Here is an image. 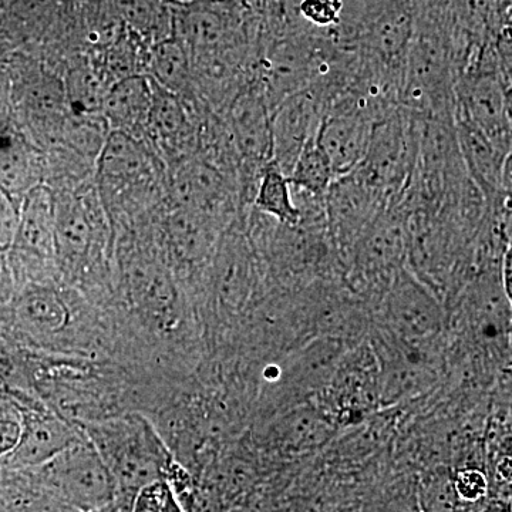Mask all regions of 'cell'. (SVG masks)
Segmentation results:
<instances>
[{
  "mask_svg": "<svg viewBox=\"0 0 512 512\" xmlns=\"http://www.w3.org/2000/svg\"><path fill=\"white\" fill-rule=\"evenodd\" d=\"M227 124L232 146L244 168V184L248 180L258 188L262 171L274 161L272 110L258 79L239 90L227 104Z\"/></svg>",
  "mask_w": 512,
  "mask_h": 512,
  "instance_id": "8992f818",
  "label": "cell"
},
{
  "mask_svg": "<svg viewBox=\"0 0 512 512\" xmlns=\"http://www.w3.org/2000/svg\"><path fill=\"white\" fill-rule=\"evenodd\" d=\"M458 148L471 180L483 194L485 205L504 210L501 201V177L507 154L498 150L480 128L454 114Z\"/></svg>",
  "mask_w": 512,
  "mask_h": 512,
  "instance_id": "8fae6325",
  "label": "cell"
},
{
  "mask_svg": "<svg viewBox=\"0 0 512 512\" xmlns=\"http://www.w3.org/2000/svg\"><path fill=\"white\" fill-rule=\"evenodd\" d=\"M154 89L150 77L126 76L111 84L104 103L110 130L143 140L153 109Z\"/></svg>",
  "mask_w": 512,
  "mask_h": 512,
  "instance_id": "7c38bea8",
  "label": "cell"
},
{
  "mask_svg": "<svg viewBox=\"0 0 512 512\" xmlns=\"http://www.w3.org/2000/svg\"><path fill=\"white\" fill-rule=\"evenodd\" d=\"M42 167L35 148L18 131L0 130V190L22 204L40 185Z\"/></svg>",
  "mask_w": 512,
  "mask_h": 512,
  "instance_id": "2e32d148",
  "label": "cell"
},
{
  "mask_svg": "<svg viewBox=\"0 0 512 512\" xmlns=\"http://www.w3.org/2000/svg\"><path fill=\"white\" fill-rule=\"evenodd\" d=\"M153 89V109L147 136L153 138L168 156H183L192 141V124L181 103V96L167 92L156 82H153Z\"/></svg>",
  "mask_w": 512,
  "mask_h": 512,
  "instance_id": "e0dca14e",
  "label": "cell"
},
{
  "mask_svg": "<svg viewBox=\"0 0 512 512\" xmlns=\"http://www.w3.org/2000/svg\"><path fill=\"white\" fill-rule=\"evenodd\" d=\"M456 488L447 477L434 478L423 490L426 512H454L457 501Z\"/></svg>",
  "mask_w": 512,
  "mask_h": 512,
  "instance_id": "d4e9b609",
  "label": "cell"
},
{
  "mask_svg": "<svg viewBox=\"0 0 512 512\" xmlns=\"http://www.w3.org/2000/svg\"><path fill=\"white\" fill-rule=\"evenodd\" d=\"M453 483L457 497L467 503H477L488 493L487 477L474 468L458 471Z\"/></svg>",
  "mask_w": 512,
  "mask_h": 512,
  "instance_id": "4316f807",
  "label": "cell"
},
{
  "mask_svg": "<svg viewBox=\"0 0 512 512\" xmlns=\"http://www.w3.org/2000/svg\"><path fill=\"white\" fill-rule=\"evenodd\" d=\"M84 436L99 451L117 488L116 505L127 512L148 485L167 481L175 466L154 427L137 414L119 419L86 421Z\"/></svg>",
  "mask_w": 512,
  "mask_h": 512,
  "instance_id": "6da1fadb",
  "label": "cell"
},
{
  "mask_svg": "<svg viewBox=\"0 0 512 512\" xmlns=\"http://www.w3.org/2000/svg\"><path fill=\"white\" fill-rule=\"evenodd\" d=\"M20 416L23 431L19 446L0 460L9 470H37L46 466L82 437V433L59 414L28 410L20 413Z\"/></svg>",
  "mask_w": 512,
  "mask_h": 512,
  "instance_id": "9c48e42d",
  "label": "cell"
},
{
  "mask_svg": "<svg viewBox=\"0 0 512 512\" xmlns=\"http://www.w3.org/2000/svg\"><path fill=\"white\" fill-rule=\"evenodd\" d=\"M505 110H507V117L512 126V87H507L505 90Z\"/></svg>",
  "mask_w": 512,
  "mask_h": 512,
  "instance_id": "d6a6232c",
  "label": "cell"
},
{
  "mask_svg": "<svg viewBox=\"0 0 512 512\" xmlns=\"http://www.w3.org/2000/svg\"><path fill=\"white\" fill-rule=\"evenodd\" d=\"M97 512H120L119 507L116 504L110 505V507L103 508V510Z\"/></svg>",
  "mask_w": 512,
  "mask_h": 512,
  "instance_id": "e575fe53",
  "label": "cell"
},
{
  "mask_svg": "<svg viewBox=\"0 0 512 512\" xmlns=\"http://www.w3.org/2000/svg\"><path fill=\"white\" fill-rule=\"evenodd\" d=\"M55 218V195L45 185H37L20 204L18 234L10 249L29 258H56Z\"/></svg>",
  "mask_w": 512,
  "mask_h": 512,
  "instance_id": "4fadbf2b",
  "label": "cell"
},
{
  "mask_svg": "<svg viewBox=\"0 0 512 512\" xmlns=\"http://www.w3.org/2000/svg\"><path fill=\"white\" fill-rule=\"evenodd\" d=\"M151 80L167 92L181 94L191 86V63L180 40H164L154 49L150 62Z\"/></svg>",
  "mask_w": 512,
  "mask_h": 512,
  "instance_id": "7402d4cb",
  "label": "cell"
},
{
  "mask_svg": "<svg viewBox=\"0 0 512 512\" xmlns=\"http://www.w3.org/2000/svg\"><path fill=\"white\" fill-rule=\"evenodd\" d=\"M497 476L503 483L512 484V458L505 457L498 463Z\"/></svg>",
  "mask_w": 512,
  "mask_h": 512,
  "instance_id": "1f68e13d",
  "label": "cell"
},
{
  "mask_svg": "<svg viewBox=\"0 0 512 512\" xmlns=\"http://www.w3.org/2000/svg\"><path fill=\"white\" fill-rule=\"evenodd\" d=\"M37 470L47 493L74 511L97 512L116 504L117 488L109 467L83 433Z\"/></svg>",
  "mask_w": 512,
  "mask_h": 512,
  "instance_id": "3957f363",
  "label": "cell"
},
{
  "mask_svg": "<svg viewBox=\"0 0 512 512\" xmlns=\"http://www.w3.org/2000/svg\"><path fill=\"white\" fill-rule=\"evenodd\" d=\"M20 204L0 190V249L12 248L18 234Z\"/></svg>",
  "mask_w": 512,
  "mask_h": 512,
  "instance_id": "484cf974",
  "label": "cell"
},
{
  "mask_svg": "<svg viewBox=\"0 0 512 512\" xmlns=\"http://www.w3.org/2000/svg\"><path fill=\"white\" fill-rule=\"evenodd\" d=\"M127 512H185V510L171 484L168 481H158L141 490Z\"/></svg>",
  "mask_w": 512,
  "mask_h": 512,
  "instance_id": "cb8c5ba5",
  "label": "cell"
},
{
  "mask_svg": "<svg viewBox=\"0 0 512 512\" xmlns=\"http://www.w3.org/2000/svg\"><path fill=\"white\" fill-rule=\"evenodd\" d=\"M511 29V28H510Z\"/></svg>",
  "mask_w": 512,
  "mask_h": 512,
  "instance_id": "8d00e7d4",
  "label": "cell"
},
{
  "mask_svg": "<svg viewBox=\"0 0 512 512\" xmlns=\"http://www.w3.org/2000/svg\"><path fill=\"white\" fill-rule=\"evenodd\" d=\"M504 28L512 29V3L510 5V8L507 9V12L504 13L503 29Z\"/></svg>",
  "mask_w": 512,
  "mask_h": 512,
  "instance_id": "836d02e7",
  "label": "cell"
},
{
  "mask_svg": "<svg viewBox=\"0 0 512 512\" xmlns=\"http://www.w3.org/2000/svg\"><path fill=\"white\" fill-rule=\"evenodd\" d=\"M419 127V117L403 106L397 107L373 128L365 160L357 167L390 204L400 200L412 181L419 153Z\"/></svg>",
  "mask_w": 512,
  "mask_h": 512,
  "instance_id": "7a4b0ae2",
  "label": "cell"
},
{
  "mask_svg": "<svg viewBox=\"0 0 512 512\" xmlns=\"http://www.w3.org/2000/svg\"><path fill=\"white\" fill-rule=\"evenodd\" d=\"M184 2H192V0H184Z\"/></svg>",
  "mask_w": 512,
  "mask_h": 512,
  "instance_id": "d590c367",
  "label": "cell"
},
{
  "mask_svg": "<svg viewBox=\"0 0 512 512\" xmlns=\"http://www.w3.org/2000/svg\"><path fill=\"white\" fill-rule=\"evenodd\" d=\"M180 28L197 52L222 55L237 46L241 15L234 0H192L180 13Z\"/></svg>",
  "mask_w": 512,
  "mask_h": 512,
  "instance_id": "30bf717a",
  "label": "cell"
},
{
  "mask_svg": "<svg viewBox=\"0 0 512 512\" xmlns=\"http://www.w3.org/2000/svg\"><path fill=\"white\" fill-rule=\"evenodd\" d=\"M154 175L153 158L143 140L111 130L97 158L100 191L111 200L146 194Z\"/></svg>",
  "mask_w": 512,
  "mask_h": 512,
  "instance_id": "52a82bcc",
  "label": "cell"
},
{
  "mask_svg": "<svg viewBox=\"0 0 512 512\" xmlns=\"http://www.w3.org/2000/svg\"><path fill=\"white\" fill-rule=\"evenodd\" d=\"M19 330L36 340L56 338L70 323V311L62 296L43 285H30L13 306Z\"/></svg>",
  "mask_w": 512,
  "mask_h": 512,
  "instance_id": "5bb4252c",
  "label": "cell"
},
{
  "mask_svg": "<svg viewBox=\"0 0 512 512\" xmlns=\"http://www.w3.org/2000/svg\"><path fill=\"white\" fill-rule=\"evenodd\" d=\"M288 181L292 190L312 197H325L330 185L335 181L332 165L316 141V136L303 147L288 175Z\"/></svg>",
  "mask_w": 512,
  "mask_h": 512,
  "instance_id": "44dd1931",
  "label": "cell"
},
{
  "mask_svg": "<svg viewBox=\"0 0 512 512\" xmlns=\"http://www.w3.org/2000/svg\"><path fill=\"white\" fill-rule=\"evenodd\" d=\"M254 205L256 210L274 217L286 227H298L302 221V211L293 201L292 187L284 171L275 161L262 171L256 188Z\"/></svg>",
  "mask_w": 512,
  "mask_h": 512,
  "instance_id": "d6986e66",
  "label": "cell"
},
{
  "mask_svg": "<svg viewBox=\"0 0 512 512\" xmlns=\"http://www.w3.org/2000/svg\"><path fill=\"white\" fill-rule=\"evenodd\" d=\"M174 191L185 210H210L229 194V185L217 167L205 161L180 165L174 178Z\"/></svg>",
  "mask_w": 512,
  "mask_h": 512,
  "instance_id": "ac0fdd59",
  "label": "cell"
},
{
  "mask_svg": "<svg viewBox=\"0 0 512 512\" xmlns=\"http://www.w3.org/2000/svg\"><path fill=\"white\" fill-rule=\"evenodd\" d=\"M134 302L144 311L165 319L171 315L175 302L174 286L171 279L156 265L134 266L128 279Z\"/></svg>",
  "mask_w": 512,
  "mask_h": 512,
  "instance_id": "ffe728a7",
  "label": "cell"
},
{
  "mask_svg": "<svg viewBox=\"0 0 512 512\" xmlns=\"http://www.w3.org/2000/svg\"><path fill=\"white\" fill-rule=\"evenodd\" d=\"M107 87L100 76L89 70H76L64 84L67 113L72 117H104Z\"/></svg>",
  "mask_w": 512,
  "mask_h": 512,
  "instance_id": "603a6c76",
  "label": "cell"
},
{
  "mask_svg": "<svg viewBox=\"0 0 512 512\" xmlns=\"http://www.w3.org/2000/svg\"><path fill=\"white\" fill-rule=\"evenodd\" d=\"M22 431V416L16 417L12 414L0 416V460L16 450L20 439H22Z\"/></svg>",
  "mask_w": 512,
  "mask_h": 512,
  "instance_id": "f1b7e54d",
  "label": "cell"
},
{
  "mask_svg": "<svg viewBox=\"0 0 512 512\" xmlns=\"http://www.w3.org/2000/svg\"><path fill=\"white\" fill-rule=\"evenodd\" d=\"M390 113L352 89L332 101L320 121L316 141L329 158L335 178L362 164L373 128Z\"/></svg>",
  "mask_w": 512,
  "mask_h": 512,
  "instance_id": "5b68a950",
  "label": "cell"
},
{
  "mask_svg": "<svg viewBox=\"0 0 512 512\" xmlns=\"http://www.w3.org/2000/svg\"><path fill=\"white\" fill-rule=\"evenodd\" d=\"M494 42L478 50L458 74L454 114L480 128L508 156L512 151V126L505 110L507 84L498 66Z\"/></svg>",
  "mask_w": 512,
  "mask_h": 512,
  "instance_id": "277c9868",
  "label": "cell"
},
{
  "mask_svg": "<svg viewBox=\"0 0 512 512\" xmlns=\"http://www.w3.org/2000/svg\"><path fill=\"white\" fill-rule=\"evenodd\" d=\"M97 238L92 211L79 198L56 200V258L69 268H79L92 254Z\"/></svg>",
  "mask_w": 512,
  "mask_h": 512,
  "instance_id": "9a60e30c",
  "label": "cell"
},
{
  "mask_svg": "<svg viewBox=\"0 0 512 512\" xmlns=\"http://www.w3.org/2000/svg\"><path fill=\"white\" fill-rule=\"evenodd\" d=\"M119 8L134 28L148 30L156 25L157 6L153 0H119Z\"/></svg>",
  "mask_w": 512,
  "mask_h": 512,
  "instance_id": "83f0119b",
  "label": "cell"
},
{
  "mask_svg": "<svg viewBox=\"0 0 512 512\" xmlns=\"http://www.w3.org/2000/svg\"><path fill=\"white\" fill-rule=\"evenodd\" d=\"M503 284L505 296L512 308V242L508 244L507 249L504 252L503 258Z\"/></svg>",
  "mask_w": 512,
  "mask_h": 512,
  "instance_id": "4dcf8cb0",
  "label": "cell"
},
{
  "mask_svg": "<svg viewBox=\"0 0 512 512\" xmlns=\"http://www.w3.org/2000/svg\"><path fill=\"white\" fill-rule=\"evenodd\" d=\"M329 97L318 87H309L282 100L272 110L274 133V161L291 173L299 154L309 140L318 133L320 121L329 109Z\"/></svg>",
  "mask_w": 512,
  "mask_h": 512,
  "instance_id": "ba28073f",
  "label": "cell"
},
{
  "mask_svg": "<svg viewBox=\"0 0 512 512\" xmlns=\"http://www.w3.org/2000/svg\"><path fill=\"white\" fill-rule=\"evenodd\" d=\"M501 201L504 211L512 214V151L504 161L503 177H501Z\"/></svg>",
  "mask_w": 512,
  "mask_h": 512,
  "instance_id": "f546056e",
  "label": "cell"
}]
</instances>
